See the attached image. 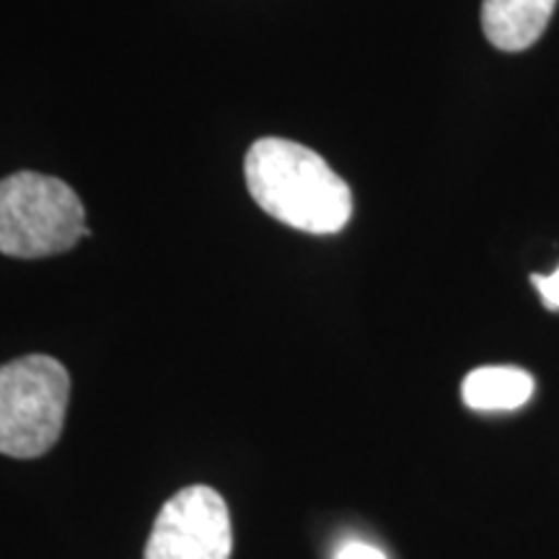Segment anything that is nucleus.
Instances as JSON below:
<instances>
[{
  "instance_id": "1",
  "label": "nucleus",
  "mask_w": 559,
  "mask_h": 559,
  "mask_svg": "<svg viewBox=\"0 0 559 559\" xmlns=\"http://www.w3.org/2000/svg\"><path fill=\"white\" fill-rule=\"evenodd\" d=\"M243 174L257 205L304 234H340L353 215L347 181L317 151L293 140H257L243 160Z\"/></svg>"
},
{
  "instance_id": "2",
  "label": "nucleus",
  "mask_w": 559,
  "mask_h": 559,
  "mask_svg": "<svg viewBox=\"0 0 559 559\" xmlns=\"http://www.w3.org/2000/svg\"><path fill=\"white\" fill-rule=\"evenodd\" d=\"M91 234L79 194L58 177L19 171L0 179V251L41 260L73 249Z\"/></svg>"
},
{
  "instance_id": "3",
  "label": "nucleus",
  "mask_w": 559,
  "mask_h": 559,
  "mask_svg": "<svg viewBox=\"0 0 559 559\" xmlns=\"http://www.w3.org/2000/svg\"><path fill=\"white\" fill-rule=\"evenodd\" d=\"M70 400V376L50 355L0 366V453L39 459L58 443Z\"/></svg>"
},
{
  "instance_id": "4",
  "label": "nucleus",
  "mask_w": 559,
  "mask_h": 559,
  "mask_svg": "<svg viewBox=\"0 0 559 559\" xmlns=\"http://www.w3.org/2000/svg\"><path fill=\"white\" fill-rule=\"evenodd\" d=\"M234 528L226 500L213 487L179 489L153 523L145 559H230Z\"/></svg>"
},
{
  "instance_id": "5",
  "label": "nucleus",
  "mask_w": 559,
  "mask_h": 559,
  "mask_svg": "<svg viewBox=\"0 0 559 559\" xmlns=\"http://www.w3.org/2000/svg\"><path fill=\"white\" fill-rule=\"evenodd\" d=\"M557 0H485L481 29L502 52L528 50L549 26Z\"/></svg>"
},
{
  "instance_id": "6",
  "label": "nucleus",
  "mask_w": 559,
  "mask_h": 559,
  "mask_svg": "<svg viewBox=\"0 0 559 559\" xmlns=\"http://www.w3.org/2000/svg\"><path fill=\"white\" fill-rule=\"evenodd\" d=\"M534 376L513 366H485L472 370L461 383V400L477 412L521 409L534 396Z\"/></svg>"
},
{
  "instance_id": "7",
  "label": "nucleus",
  "mask_w": 559,
  "mask_h": 559,
  "mask_svg": "<svg viewBox=\"0 0 559 559\" xmlns=\"http://www.w3.org/2000/svg\"><path fill=\"white\" fill-rule=\"evenodd\" d=\"M536 290L542 293L544 298V306L551 311H559V267L551 272V275H534Z\"/></svg>"
},
{
  "instance_id": "8",
  "label": "nucleus",
  "mask_w": 559,
  "mask_h": 559,
  "mask_svg": "<svg viewBox=\"0 0 559 559\" xmlns=\"http://www.w3.org/2000/svg\"><path fill=\"white\" fill-rule=\"evenodd\" d=\"M334 559H386V555L379 547H373V544L347 542Z\"/></svg>"
}]
</instances>
